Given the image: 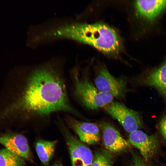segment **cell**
I'll return each mask as SVG.
<instances>
[{
  "label": "cell",
  "instance_id": "1",
  "mask_svg": "<svg viewBox=\"0 0 166 166\" xmlns=\"http://www.w3.org/2000/svg\"><path fill=\"white\" fill-rule=\"evenodd\" d=\"M66 59L54 57L38 64L15 68L0 92V128L48 120L64 112L79 116L69 101L64 77Z\"/></svg>",
  "mask_w": 166,
  "mask_h": 166
},
{
  "label": "cell",
  "instance_id": "2",
  "mask_svg": "<svg viewBox=\"0 0 166 166\" xmlns=\"http://www.w3.org/2000/svg\"><path fill=\"white\" fill-rule=\"evenodd\" d=\"M75 28L74 41L89 45L111 55H117L123 49V42L119 34L106 24L76 22Z\"/></svg>",
  "mask_w": 166,
  "mask_h": 166
},
{
  "label": "cell",
  "instance_id": "3",
  "mask_svg": "<svg viewBox=\"0 0 166 166\" xmlns=\"http://www.w3.org/2000/svg\"><path fill=\"white\" fill-rule=\"evenodd\" d=\"M72 74L74 95L87 108L97 109L113 101V96L99 90L87 74H80L77 68L73 69Z\"/></svg>",
  "mask_w": 166,
  "mask_h": 166
},
{
  "label": "cell",
  "instance_id": "4",
  "mask_svg": "<svg viewBox=\"0 0 166 166\" xmlns=\"http://www.w3.org/2000/svg\"><path fill=\"white\" fill-rule=\"evenodd\" d=\"M57 123L65 141L72 166H91L93 155L89 148L73 135L60 119Z\"/></svg>",
  "mask_w": 166,
  "mask_h": 166
},
{
  "label": "cell",
  "instance_id": "5",
  "mask_svg": "<svg viewBox=\"0 0 166 166\" xmlns=\"http://www.w3.org/2000/svg\"><path fill=\"white\" fill-rule=\"evenodd\" d=\"M94 82L99 90L110 93L117 99L124 98L127 91L124 78L115 77L104 64H100L95 68Z\"/></svg>",
  "mask_w": 166,
  "mask_h": 166
},
{
  "label": "cell",
  "instance_id": "6",
  "mask_svg": "<svg viewBox=\"0 0 166 166\" xmlns=\"http://www.w3.org/2000/svg\"><path fill=\"white\" fill-rule=\"evenodd\" d=\"M103 108L129 133L143 127L140 114L128 108L122 103L113 101Z\"/></svg>",
  "mask_w": 166,
  "mask_h": 166
},
{
  "label": "cell",
  "instance_id": "7",
  "mask_svg": "<svg viewBox=\"0 0 166 166\" xmlns=\"http://www.w3.org/2000/svg\"><path fill=\"white\" fill-rule=\"evenodd\" d=\"M0 144L5 148L30 162L33 157L26 137L11 129L0 132Z\"/></svg>",
  "mask_w": 166,
  "mask_h": 166
},
{
  "label": "cell",
  "instance_id": "8",
  "mask_svg": "<svg viewBox=\"0 0 166 166\" xmlns=\"http://www.w3.org/2000/svg\"><path fill=\"white\" fill-rule=\"evenodd\" d=\"M128 141L137 148L146 161L153 157L159 150L160 143L157 136L148 135L139 129L130 133Z\"/></svg>",
  "mask_w": 166,
  "mask_h": 166
},
{
  "label": "cell",
  "instance_id": "9",
  "mask_svg": "<svg viewBox=\"0 0 166 166\" xmlns=\"http://www.w3.org/2000/svg\"><path fill=\"white\" fill-rule=\"evenodd\" d=\"M65 120L67 125L75 132L82 142L91 145L99 143L101 132L96 124L80 121L69 115L66 116Z\"/></svg>",
  "mask_w": 166,
  "mask_h": 166
},
{
  "label": "cell",
  "instance_id": "10",
  "mask_svg": "<svg viewBox=\"0 0 166 166\" xmlns=\"http://www.w3.org/2000/svg\"><path fill=\"white\" fill-rule=\"evenodd\" d=\"M103 144L105 148L114 153H120L129 149L131 144L119 131L109 123L103 122L100 125Z\"/></svg>",
  "mask_w": 166,
  "mask_h": 166
},
{
  "label": "cell",
  "instance_id": "11",
  "mask_svg": "<svg viewBox=\"0 0 166 166\" xmlns=\"http://www.w3.org/2000/svg\"><path fill=\"white\" fill-rule=\"evenodd\" d=\"M136 84L156 89L166 97V62L134 79Z\"/></svg>",
  "mask_w": 166,
  "mask_h": 166
},
{
  "label": "cell",
  "instance_id": "12",
  "mask_svg": "<svg viewBox=\"0 0 166 166\" xmlns=\"http://www.w3.org/2000/svg\"><path fill=\"white\" fill-rule=\"evenodd\" d=\"M134 6L138 17L152 21L155 19L166 8V0H136Z\"/></svg>",
  "mask_w": 166,
  "mask_h": 166
},
{
  "label": "cell",
  "instance_id": "13",
  "mask_svg": "<svg viewBox=\"0 0 166 166\" xmlns=\"http://www.w3.org/2000/svg\"><path fill=\"white\" fill-rule=\"evenodd\" d=\"M58 140H48L43 139L38 140L35 148L38 156L43 166H48L53 158Z\"/></svg>",
  "mask_w": 166,
  "mask_h": 166
},
{
  "label": "cell",
  "instance_id": "14",
  "mask_svg": "<svg viewBox=\"0 0 166 166\" xmlns=\"http://www.w3.org/2000/svg\"><path fill=\"white\" fill-rule=\"evenodd\" d=\"M0 166H26L25 160L5 148L0 150Z\"/></svg>",
  "mask_w": 166,
  "mask_h": 166
},
{
  "label": "cell",
  "instance_id": "15",
  "mask_svg": "<svg viewBox=\"0 0 166 166\" xmlns=\"http://www.w3.org/2000/svg\"><path fill=\"white\" fill-rule=\"evenodd\" d=\"M112 156L109 152L101 150L93 155L91 166H111Z\"/></svg>",
  "mask_w": 166,
  "mask_h": 166
},
{
  "label": "cell",
  "instance_id": "16",
  "mask_svg": "<svg viewBox=\"0 0 166 166\" xmlns=\"http://www.w3.org/2000/svg\"><path fill=\"white\" fill-rule=\"evenodd\" d=\"M131 162L129 166H156L148 163L137 153L132 152Z\"/></svg>",
  "mask_w": 166,
  "mask_h": 166
},
{
  "label": "cell",
  "instance_id": "17",
  "mask_svg": "<svg viewBox=\"0 0 166 166\" xmlns=\"http://www.w3.org/2000/svg\"><path fill=\"white\" fill-rule=\"evenodd\" d=\"M160 133L166 141V115L161 119L159 124Z\"/></svg>",
  "mask_w": 166,
  "mask_h": 166
},
{
  "label": "cell",
  "instance_id": "18",
  "mask_svg": "<svg viewBox=\"0 0 166 166\" xmlns=\"http://www.w3.org/2000/svg\"><path fill=\"white\" fill-rule=\"evenodd\" d=\"M52 166H63V165L61 163L57 161L55 162Z\"/></svg>",
  "mask_w": 166,
  "mask_h": 166
}]
</instances>
